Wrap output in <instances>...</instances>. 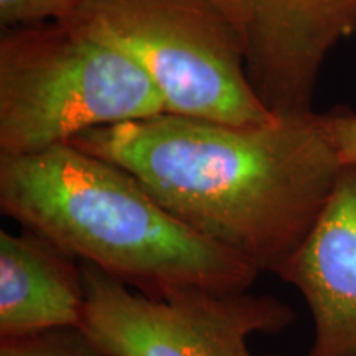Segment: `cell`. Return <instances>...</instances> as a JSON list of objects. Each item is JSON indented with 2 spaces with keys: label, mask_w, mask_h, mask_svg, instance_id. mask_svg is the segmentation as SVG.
<instances>
[{
  "label": "cell",
  "mask_w": 356,
  "mask_h": 356,
  "mask_svg": "<svg viewBox=\"0 0 356 356\" xmlns=\"http://www.w3.org/2000/svg\"><path fill=\"white\" fill-rule=\"evenodd\" d=\"M81 270V330L108 356H275L252 353L249 338L296 320L274 296L207 287L149 296L88 262Z\"/></svg>",
  "instance_id": "5b68a950"
},
{
  "label": "cell",
  "mask_w": 356,
  "mask_h": 356,
  "mask_svg": "<svg viewBox=\"0 0 356 356\" xmlns=\"http://www.w3.org/2000/svg\"><path fill=\"white\" fill-rule=\"evenodd\" d=\"M320 122L341 167L356 165V114L333 111L320 114Z\"/></svg>",
  "instance_id": "8fae6325"
},
{
  "label": "cell",
  "mask_w": 356,
  "mask_h": 356,
  "mask_svg": "<svg viewBox=\"0 0 356 356\" xmlns=\"http://www.w3.org/2000/svg\"><path fill=\"white\" fill-rule=\"evenodd\" d=\"M241 43L252 89L274 114L312 113L320 71L356 33V0H210Z\"/></svg>",
  "instance_id": "8992f818"
},
{
  "label": "cell",
  "mask_w": 356,
  "mask_h": 356,
  "mask_svg": "<svg viewBox=\"0 0 356 356\" xmlns=\"http://www.w3.org/2000/svg\"><path fill=\"white\" fill-rule=\"evenodd\" d=\"M0 356H108L81 328H56L33 335L0 338Z\"/></svg>",
  "instance_id": "9c48e42d"
},
{
  "label": "cell",
  "mask_w": 356,
  "mask_h": 356,
  "mask_svg": "<svg viewBox=\"0 0 356 356\" xmlns=\"http://www.w3.org/2000/svg\"><path fill=\"white\" fill-rule=\"evenodd\" d=\"M66 25L131 56L168 114L231 126L279 115L257 97L238 35L210 0H84Z\"/></svg>",
  "instance_id": "277c9868"
},
{
  "label": "cell",
  "mask_w": 356,
  "mask_h": 356,
  "mask_svg": "<svg viewBox=\"0 0 356 356\" xmlns=\"http://www.w3.org/2000/svg\"><path fill=\"white\" fill-rule=\"evenodd\" d=\"M84 0H0L3 29H22L42 24H68Z\"/></svg>",
  "instance_id": "30bf717a"
},
{
  "label": "cell",
  "mask_w": 356,
  "mask_h": 356,
  "mask_svg": "<svg viewBox=\"0 0 356 356\" xmlns=\"http://www.w3.org/2000/svg\"><path fill=\"white\" fill-rule=\"evenodd\" d=\"M3 215L136 291H248L259 270L188 226L118 163L60 144L0 155Z\"/></svg>",
  "instance_id": "7a4b0ae2"
},
{
  "label": "cell",
  "mask_w": 356,
  "mask_h": 356,
  "mask_svg": "<svg viewBox=\"0 0 356 356\" xmlns=\"http://www.w3.org/2000/svg\"><path fill=\"white\" fill-rule=\"evenodd\" d=\"M81 261L44 236L0 231V338L81 328Z\"/></svg>",
  "instance_id": "ba28073f"
},
{
  "label": "cell",
  "mask_w": 356,
  "mask_h": 356,
  "mask_svg": "<svg viewBox=\"0 0 356 356\" xmlns=\"http://www.w3.org/2000/svg\"><path fill=\"white\" fill-rule=\"evenodd\" d=\"M70 144L126 168L190 229L275 275L310 233L341 168L314 111L261 126L163 113Z\"/></svg>",
  "instance_id": "6da1fadb"
},
{
  "label": "cell",
  "mask_w": 356,
  "mask_h": 356,
  "mask_svg": "<svg viewBox=\"0 0 356 356\" xmlns=\"http://www.w3.org/2000/svg\"><path fill=\"white\" fill-rule=\"evenodd\" d=\"M277 275L302 293L315 335L307 356H356V165H343L315 225Z\"/></svg>",
  "instance_id": "52a82bcc"
},
{
  "label": "cell",
  "mask_w": 356,
  "mask_h": 356,
  "mask_svg": "<svg viewBox=\"0 0 356 356\" xmlns=\"http://www.w3.org/2000/svg\"><path fill=\"white\" fill-rule=\"evenodd\" d=\"M163 113L152 79L114 44L66 24L3 29L0 155L42 152Z\"/></svg>",
  "instance_id": "3957f363"
}]
</instances>
